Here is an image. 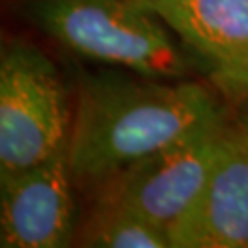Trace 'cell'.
<instances>
[{
	"mask_svg": "<svg viewBox=\"0 0 248 248\" xmlns=\"http://www.w3.org/2000/svg\"><path fill=\"white\" fill-rule=\"evenodd\" d=\"M74 96L68 164L87 199L133 162L228 114L212 87L193 78H151L118 66L81 72Z\"/></svg>",
	"mask_w": 248,
	"mask_h": 248,
	"instance_id": "cell-1",
	"label": "cell"
},
{
	"mask_svg": "<svg viewBox=\"0 0 248 248\" xmlns=\"http://www.w3.org/2000/svg\"><path fill=\"white\" fill-rule=\"evenodd\" d=\"M18 9L87 61L166 79L193 78L199 66L173 30L140 0H18Z\"/></svg>",
	"mask_w": 248,
	"mask_h": 248,
	"instance_id": "cell-2",
	"label": "cell"
},
{
	"mask_svg": "<svg viewBox=\"0 0 248 248\" xmlns=\"http://www.w3.org/2000/svg\"><path fill=\"white\" fill-rule=\"evenodd\" d=\"M76 96L57 62L26 39L0 52V173L66 155Z\"/></svg>",
	"mask_w": 248,
	"mask_h": 248,
	"instance_id": "cell-3",
	"label": "cell"
},
{
	"mask_svg": "<svg viewBox=\"0 0 248 248\" xmlns=\"http://www.w3.org/2000/svg\"><path fill=\"white\" fill-rule=\"evenodd\" d=\"M230 125L228 114L206 122L118 171L89 201L122 204L168 230L202 187Z\"/></svg>",
	"mask_w": 248,
	"mask_h": 248,
	"instance_id": "cell-4",
	"label": "cell"
},
{
	"mask_svg": "<svg viewBox=\"0 0 248 248\" xmlns=\"http://www.w3.org/2000/svg\"><path fill=\"white\" fill-rule=\"evenodd\" d=\"M78 193L68 153L31 168L0 173V247L76 245L81 222Z\"/></svg>",
	"mask_w": 248,
	"mask_h": 248,
	"instance_id": "cell-5",
	"label": "cell"
},
{
	"mask_svg": "<svg viewBox=\"0 0 248 248\" xmlns=\"http://www.w3.org/2000/svg\"><path fill=\"white\" fill-rule=\"evenodd\" d=\"M230 98H248V0H140Z\"/></svg>",
	"mask_w": 248,
	"mask_h": 248,
	"instance_id": "cell-6",
	"label": "cell"
},
{
	"mask_svg": "<svg viewBox=\"0 0 248 248\" xmlns=\"http://www.w3.org/2000/svg\"><path fill=\"white\" fill-rule=\"evenodd\" d=\"M171 248L248 247V140L232 120L202 187L168 228Z\"/></svg>",
	"mask_w": 248,
	"mask_h": 248,
	"instance_id": "cell-7",
	"label": "cell"
},
{
	"mask_svg": "<svg viewBox=\"0 0 248 248\" xmlns=\"http://www.w3.org/2000/svg\"><path fill=\"white\" fill-rule=\"evenodd\" d=\"M78 247L87 248H171L168 230L122 204L90 201L79 222Z\"/></svg>",
	"mask_w": 248,
	"mask_h": 248,
	"instance_id": "cell-8",
	"label": "cell"
},
{
	"mask_svg": "<svg viewBox=\"0 0 248 248\" xmlns=\"http://www.w3.org/2000/svg\"><path fill=\"white\" fill-rule=\"evenodd\" d=\"M237 124H239L241 131L245 134V138L248 140V98H245V105L241 108V114L237 118Z\"/></svg>",
	"mask_w": 248,
	"mask_h": 248,
	"instance_id": "cell-9",
	"label": "cell"
},
{
	"mask_svg": "<svg viewBox=\"0 0 248 248\" xmlns=\"http://www.w3.org/2000/svg\"><path fill=\"white\" fill-rule=\"evenodd\" d=\"M247 248H248V247H247Z\"/></svg>",
	"mask_w": 248,
	"mask_h": 248,
	"instance_id": "cell-10",
	"label": "cell"
}]
</instances>
